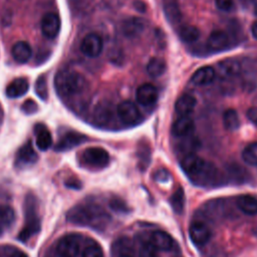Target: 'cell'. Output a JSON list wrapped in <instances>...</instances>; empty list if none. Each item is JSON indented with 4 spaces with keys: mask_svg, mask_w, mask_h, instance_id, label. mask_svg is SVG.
Segmentation results:
<instances>
[{
    "mask_svg": "<svg viewBox=\"0 0 257 257\" xmlns=\"http://www.w3.org/2000/svg\"><path fill=\"white\" fill-rule=\"evenodd\" d=\"M181 168L191 182L197 186L213 185L219 177L217 168L195 153L184 156L181 161Z\"/></svg>",
    "mask_w": 257,
    "mask_h": 257,
    "instance_id": "cell-1",
    "label": "cell"
},
{
    "mask_svg": "<svg viewBox=\"0 0 257 257\" xmlns=\"http://www.w3.org/2000/svg\"><path fill=\"white\" fill-rule=\"evenodd\" d=\"M66 220L74 225L100 229L107 224L108 215L95 204H78L68 210Z\"/></svg>",
    "mask_w": 257,
    "mask_h": 257,
    "instance_id": "cell-2",
    "label": "cell"
},
{
    "mask_svg": "<svg viewBox=\"0 0 257 257\" xmlns=\"http://www.w3.org/2000/svg\"><path fill=\"white\" fill-rule=\"evenodd\" d=\"M54 86L61 96L69 97L81 93L86 87V80L75 70L62 69L55 74Z\"/></svg>",
    "mask_w": 257,
    "mask_h": 257,
    "instance_id": "cell-3",
    "label": "cell"
},
{
    "mask_svg": "<svg viewBox=\"0 0 257 257\" xmlns=\"http://www.w3.org/2000/svg\"><path fill=\"white\" fill-rule=\"evenodd\" d=\"M36 200L32 195H28L25 200V223L23 229L19 232L18 239L26 242L31 236L40 230V221L36 210Z\"/></svg>",
    "mask_w": 257,
    "mask_h": 257,
    "instance_id": "cell-4",
    "label": "cell"
},
{
    "mask_svg": "<svg viewBox=\"0 0 257 257\" xmlns=\"http://www.w3.org/2000/svg\"><path fill=\"white\" fill-rule=\"evenodd\" d=\"M80 239L77 234H67L61 237L56 244L58 257H77L80 252Z\"/></svg>",
    "mask_w": 257,
    "mask_h": 257,
    "instance_id": "cell-5",
    "label": "cell"
},
{
    "mask_svg": "<svg viewBox=\"0 0 257 257\" xmlns=\"http://www.w3.org/2000/svg\"><path fill=\"white\" fill-rule=\"evenodd\" d=\"M81 159L84 164L93 168H103L109 162L108 153L99 147H90L83 151Z\"/></svg>",
    "mask_w": 257,
    "mask_h": 257,
    "instance_id": "cell-6",
    "label": "cell"
},
{
    "mask_svg": "<svg viewBox=\"0 0 257 257\" xmlns=\"http://www.w3.org/2000/svg\"><path fill=\"white\" fill-rule=\"evenodd\" d=\"M212 232L209 226L200 220L194 221L189 227V236L196 246H203L210 240Z\"/></svg>",
    "mask_w": 257,
    "mask_h": 257,
    "instance_id": "cell-7",
    "label": "cell"
},
{
    "mask_svg": "<svg viewBox=\"0 0 257 257\" xmlns=\"http://www.w3.org/2000/svg\"><path fill=\"white\" fill-rule=\"evenodd\" d=\"M102 48V39L96 33H88L85 35L80 44L81 52L90 58H95L100 55Z\"/></svg>",
    "mask_w": 257,
    "mask_h": 257,
    "instance_id": "cell-8",
    "label": "cell"
},
{
    "mask_svg": "<svg viewBox=\"0 0 257 257\" xmlns=\"http://www.w3.org/2000/svg\"><path fill=\"white\" fill-rule=\"evenodd\" d=\"M116 113L119 119L126 124H133L140 120L141 113L137 105L130 100L120 102L116 107Z\"/></svg>",
    "mask_w": 257,
    "mask_h": 257,
    "instance_id": "cell-9",
    "label": "cell"
},
{
    "mask_svg": "<svg viewBox=\"0 0 257 257\" xmlns=\"http://www.w3.org/2000/svg\"><path fill=\"white\" fill-rule=\"evenodd\" d=\"M60 18L58 14L54 12H48L43 15L41 20V32L42 34L48 38H55L60 30Z\"/></svg>",
    "mask_w": 257,
    "mask_h": 257,
    "instance_id": "cell-10",
    "label": "cell"
},
{
    "mask_svg": "<svg viewBox=\"0 0 257 257\" xmlns=\"http://www.w3.org/2000/svg\"><path fill=\"white\" fill-rule=\"evenodd\" d=\"M38 160V156L34 151L30 142L23 145L16 154L15 165L19 168H24L35 164Z\"/></svg>",
    "mask_w": 257,
    "mask_h": 257,
    "instance_id": "cell-11",
    "label": "cell"
},
{
    "mask_svg": "<svg viewBox=\"0 0 257 257\" xmlns=\"http://www.w3.org/2000/svg\"><path fill=\"white\" fill-rule=\"evenodd\" d=\"M85 141L86 137L84 135L76 132H68L58 141V143L55 146V151L65 152L77 147L78 145L84 143Z\"/></svg>",
    "mask_w": 257,
    "mask_h": 257,
    "instance_id": "cell-12",
    "label": "cell"
},
{
    "mask_svg": "<svg viewBox=\"0 0 257 257\" xmlns=\"http://www.w3.org/2000/svg\"><path fill=\"white\" fill-rule=\"evenodd\" d=\"M241 69H242L241 63L238 60L234 58H228V59H224L218 64L217 73L220 77L224 79H229L239 75L241 72Z\"/></svg>",
    "mask_w": 257,
    "mask_h": 257,
    "instance_id": "cell-13",
    "label": "cell"
},
{
    "mask_svg": "<svg viewBox=\"0 0 257 257\" xmlns=\"http://www.w3.org/2000/svg\"><path fill=\"white\" fill-rule=\"evenodd\" d=\"M194 131H195V122L189 115L180 116L174 121L172 125V134L178 138L192 136Z\"/></svg>",
    "mask_w": 257,
    "mask_h": 257,
    "instance_id": "cell-14",
    "label": "cell"
},
{
    "mask_svg": "<svg viewBox=\"0 0 257 257\" xmlns=\"http://www.w3.org/2000/svg\"><path fill=\"white\" fill-rule=\"evenodd\" d=\"M136 97L139 103L143 105H152L158 99V90L153 84L144 83L137 89Z\"/></svg>",
    "mask_w": 257,
    "mask_h": 257,
    "instance_id": "cell-15",
    "label": "cell"
},
{
    "mask_svg": "<svg viewBox=\"0 0 257 257\" xmlns=\"http://www.w3.org/2000/svg\"><path fill=\"white\" fill-rule=\"evenodd\" d=\"M146 28V22L139 17H130L122 23V32L126 37L139 36Z\"/></svg>",
    "mask_w": 257,
    "mask_h": 257,
    "instance_id": "cell-16",
    "label": "cell"
},
{
    "mask_svg": "<svg viewBox=\"0 0 257 257\" xmlns=\"http://www.w3.org/2000/svg\"><path fill=\"white\" fill-rule=\"evenodd\" d=\"M196 104L197 99L193 95L183 94L177 99L175 103V110L180 116H188L194 111Z\"/></svg>",
    "mask_w": 257,
    "mask_h": 257,
    "instance_id": "cell-17",
    "label": "cell"
},
{
    "mask_svg": "<svg viewBox=\"0 0 257 257\" xmlns=\"http://www.w3.org/2000/svg\"><path fill=\"white\" fill-rule=\"evenodd\" d=\"M215 77L216 70L213 67L203 66L193 73L191 81L196 85H208L214 81Z\"/></svg>",
    "mask_w": 257,
    "mask_h": 257,
    "instance_id": "cell-18",
    "label": "cell"
},
{
    "mask_svg": "<svg viewBox=\"0 0 257 257\" xmlns=\"http://www.w3.org/2000/svg\"><path fill=\"white\" fill-rule=\"evenodd\" d=\"M11 54L14 60L18 63H26L32 55V49L28 42L26 41H17L11 49Z\"/></svg>",
    "mask_w": 257,
    "mask_h": 257,
    "instance_id": "cell-19",
    "label": "cell"
},
{
    "mask_svg": "<svg viewBox=\"0 0 257 257\" xmlns=\"http://www.w3.org/2000/svg\"><path fill=\"white\" fill-rule=\"evenodd\" d=\"M29 89L28 80L24 77H18L12 80L6 87V95L10 98L23 96Z\"/></svg>",
    "mask_w": 257,
    "mask_h": 257,
    "instance_id": "cell-20",
    "label": "cell"
},
{
    "mask_svg": "<svg viewBox=\"0 0 257 257\" xmlns=\"http://www.w3.org/2000/svg\"><path fill=\"white\" fill-rule=\"evenodd\" d=\"M150 242L158 249L163 251L171 250L174 246L173 238L164 231H154L150 236Z\"/></svg>",
    "mask_w": 257,
    "mask_h": 257,
    "instance_id": "cell-21",
    "label": "cell"
},
{
    "mask_svg": "<svg viewBox=\"0 0 257 257\" xmlns=\"http://www.w3.org/2000/svg\"><path fill=\"white\" fill-rule=\"evenodd\" d=\"M35 136L36 146L40 151H46L52 146V136L44 124L37 123L35 126Z\"/></svg>",
    "mask_w": 257,
    "mask_h": 257,
    "instance_id": "cell-22",
    "label": "cell"
},
{
    "mask_svg": "<svg viewBox=\"0 0 257 257\" xmlns=\"http://www.w3.org/2000/svg\"><path fill=\"white\" fill-rule=\"evenodd\" d=\"M229 43V36L226 32L222 31V30H215L213 32H211V34L208 37V47L211 50H222L225 47L228 46Z\"/></svg>",
    "mask_w": 257,
    "mask_h": 257,
    "instance_id": "cell-23",
    "label": "cell"
},
{
    "mask_svg": "<svg viewBox=\"0 0 257 257\" xmlns=\"http://www.w3.org/2000/svg\"><path fill=\"white\" fill-rule=\"evenodd\" d=\"M236 205L240 211L246 215L257 214V198L251 195H241L236 200Z\"/></svg>",
    "mask_w": 257,
    "mask_h": 257,
    "instance_id": "cell-24",
    "label": "cell"
},
{
    "mask_svg": "<svg viewBox=\"0 0 257 257\" xmlns=\"http://www.w3.org/2000/svg\"><path fill=\"white\" fill-rule=\"evenodd\" d=\"M179 36L184 42L192 43L199 39L200 30L194 25H190V24L182 25L179 28Z\"/></svg>",
    "mask_w": 257,
    "mask_h": 257,
    "instance_id": "cell-25",
    "label": "cell"
},
{
    "mask_svg": "<svg viewBox=\"0 0 257 257\" xmlns=\"http://www.w3.org/2000/svg\"><path fill=\"white\" fill-rule=\"evenodd\" d=\"M164 10H165V14H166L167 18L173 24H176L181 20L182 14H181L180 8L175 0H166L165 4H164Z\"/></svg>",
    "mask_w": 257,
    "mask_h": 257,
    "instance_id": "cell-26",
    "label": "cell"
},
{
    "mask_svg": "<svg viewBox=\"0 0 257 257\" xmlns=\"http://www.w3.org/2000/svg\"><path fill=\"white\" fill-rule=\"evenodd\" d=\"M181 142L178 144L177 148L181 153H184L185 156L189 154H194L196 150H198L200 146V142L198 139L188 136V137H183L181 138Z\"/></svg>",
    "mask_w": 257,
    "mask_h": 257,
    "instance_id": "cell-27",
    "label": "cell"
},
{
    "mask_svg": "<svg viewBox=\"0 0 257 257\" xmlns=\"http://www.w3.org/2000/svg\"><path fill=\"white\" fill-rule=\"evenodd\" d=\"M223 124L228 131H236L240 126V118L237 111L229 108L223 113Z\"/></svg>",
    "mask_w": 257,
    "mask_h": 257,
    "instance_id": "cell-28",
    "label": "cell"
},
{
    "mask_svg": "<svg viewBox=\"0 0 257 257\" xmlns=\"http://www.w3.org/2000/svg\"><path fill=\"white\" fill-rule=\"evenodd\" d=\"M166 70V63L163 59L158 57H153L147 64V72L152 77L161 76Z\"/></svg>",
    "mask_w": 257,
    "mask_h": 257,
    "instance_id": "cell-29",
    "label": "cell"
},
{
    "mask_svg": "<svg viewBox=\"0 0 257 257\" xmlns=\"http://www.w3.org/2000/svg\"><path fill=\"white\" fill-rule=\"evenodd\" d=\"M15 220L14 210L7 205H0V227L5 229L12 225Z\"/></svg>",
    "mask_w": 257,
    "mask_h": 257,
    "instance_id": "cell-30",
    "label": "cell"
},
{
    "mask_svg": "<svg viewBox=\"0 0 257 257\" xmlns=\"http://www.w3.org/2000/svg\"><path fill=\"white\" fill-rule=\"evenodd\" d=\"M242 159L248 165L257 166V142L245 147L242 152Z\"/></svg>",
    "mask_w": 257,
    "mask_h": 257,
    "instance_id": "cell-31",
    "label": "cell"
},
{
    "mask_svg": "<svg viewBox=\"0 0 257 257\" xmlns=\"http://www.w3.org/2000/svg\"><path fill=\"white\" fill-rule=\"evenodd\" d=\"M171 205L176 213H182L185 205V194L182 188H178L171 198Z\"/></svg>",
    "mask_w": 257,
    "mask_h": 257,
    "instance_id": "cell-32",
    "label": "cell"
},
{
    "mask_svg": "<svg viewBox=\"0 0 257 257\" xmlns=\"http://www.w3.org/2000/svg\"><path fill=\"white\" fill-rule=\"evenodd\" d=\"M81 257H103L102 248L97 243L90 242L82 250Z\"/></svg>",
    "mask_w": 257,
    "mask_h": 257,
    "instance_id": "cell-33",
    "label": "cell"
},
{
    "mask_svg": "<svg viewBox=\"0 0 257 257\" xmlns=\"http://www.w3.org/2000/svg\"><path fill=\"white\" fill-rule=\"evenodd\" d=\"M35 92L39 98L45 101L48 97V89H47V82L44 75H40L35 82Z\"/></svg>",
    "mask_w": 257,
    "mask_h": 257,
    "instance_id": "cell-34",
    "label": "cell"
},
{
    "mask_svg": "<svg viewBox=\"0 0 257 257\" xmlns=\"http://www.w3.org/2000/svg\"><path fill=\"white\" fill-rule=\"evenodd\" d=\"M139 257H159L158 249L150 241L144 243L140 248Z\"/></svg>",
    "mask_w": 257,
    "mask_h": 257,
    "instance_id": "cell-35",
    "label": "cell"
},
{
    "mask_svg": "<svg viewBox=\"0 0 257 257\" xmlns=\"http://www.w3.org/2000/svg\"><path fill=\"white\" fill-rule=\"evenodd\" d=\"M38 109V106H37V103L32 100V99H27L23 104H22V110L27 113V114H31V113H34L36 112Z\"/></svg>",
    "mask_w": 257,
    "mask_h": 257,
    "instance_id": "cell-36",
    "label": "cell"
},
{
    "mask_svg": "<svg viewBox=\"0 0 257 257\" xmlns=\"http://www.w3.org/2000/svg\"><path fill=\"white\" fill-rule=\"evenodd\" d=\"M217 7L223 11H229L233 6V0H214Z\"/></svg>",
    "mask_w": 257,
    "mask_h": 257,
    "instance_id": "cell-37",
    "label": "cell"
},
{
    "mask_svg": "<svg viewBox=\"0 0 257 257\" xmlns=\"http://www.w3.org/2000/svg\"><path fill=\"white\" fill-rule=\"evenodd\" d=\"M246 114H247L248 119H249L251 122H253L254 124L257 125V107H250V108L247 110Z\"/></svg>",
    "mask_w": 257,
    "mask_h": 257,
    "instance_id": "cell-38",
    "label": "cell"
},
{
    "mask_svg": "<svg viewBox=\"0 0 257 257\" xmlns=\"http://www.w3.org/2000/svg\"><path fill=\"white\" fill-rule=\"evenodd\" d=\"M65 186L70 189H79L81 187L80 182L75 179H68L65 181Z\"/></svg>",
    "mask_w": 257,
    "mask_h": 257,
    "instance_id": "cell-39",
    "label": "cell"
},
{
    "mask_svg": "<svg viewBox=\"0 0 257 257\" xmlns=\"http://www.w3.org/2000/svg\"><path fill=\"white\" fill-rule=\"evenodd\" d=\"M135 7L141 12H144L146 10V4L142 1H136L135 2Z\"/></svg>",
    "mask_w": 257,
    "mask_h": 257,
    "instance_id": "cell-40",
    "label": "cell"
},
{
    "mask_svg": "<svg viewBox=\"0 0 257 257\" xmlns=\"http://www.w3.org/2000/svg\"><path fill=\"white\" fill-rule=\"evenodd\" d=\"M251 33L255 39H257V20L251 25Z\"/></svg>",
    "mask_w": 257,
    "mask_h": 257,
    "instance_id": "cell-41",
    "label": "cell"
},
{
    "mask_svg": "<svg viewBox=\"0 0 257 257\" xmlns=\"http://www.w3.org/2000/svg\"><path fill=\"white\" fill-rule=\"evenodd\" d=\"M10 257H28L24 252L20 251V250H15L11 255Z\"/></svg>",
    "mask_w": 257,
    "mask_h": 257,
    "instance_id": "cell-42",
    "label": "cell"
},
{
    "mask_svg": "<svg viewBox=\"0 0 257 257\" xmlns=\"http://www.w3.org/2000/svg\"><path fill=\"white\" fill-rule=\"evenodd\" d=\"M118 257H134V256L130 253H122V254H119Z\"/></svg>",
    "mask_w": 257,
    "mask_h": 257,
    "instance_id": "cell-43",
    "label": "cell"
},
{
    "mask_svg": "<svg viewBox=\"0 0 257 257\" xmlns=\"http://www.w3.org/2000/svg\"><path fill=\"white\" fill-rule=\"evenodd\" d=\"M252 232H253V234L257 237V227H256V228H254V229L252 230Z\"/></svg>",
    "mask_w": 257,
    "mask_h": 257,
    "instance_id": "cell-44",
    "label": "cell"
},
{
    "mask_svg": "<svg viewBox=\"0 0 257 257\" xmlns=\"http://www.w3.org/2000/svg\"><path fill=\"white\" fill-rule=\"evenodd\" d=\"M254 13H255V15H257V4L254 7Z\"/></svg>",
    "mask_w": 257,
    "mask_h": 257,
    "instance_id": "cell-45",
    "label": "cell"
},
{
    "mask_svg": "<svg viewBox=\"0 0 257 257\" xmlns=\"http://www.w3.org/2000/svg\"><path fill=\"white\" fill-rule=\"evenodd\" d=\"M3 231H4V229H3V228H1V227H0V236H1V235H2V234H3Z\"/></svg>",
    "mask_w": 257,
    "mask_h": 257,
    "instance_id": "cell-46",
    "label": "cell"
},
{
    "mask_svg": "<svg viewBox=\"0 0 257 257\" xmlns=\"http://www.w3.org/2000/svg\"><path fill=\"white\" fill-rule=\"evenodd\" d=\"M48 257H50V256H48Z\"/></svg>",
    "mask_w": 257,
    "mask_h": 257,
    "instance_id": "cell-47",
    "label": "cell"
}]
</instances>
